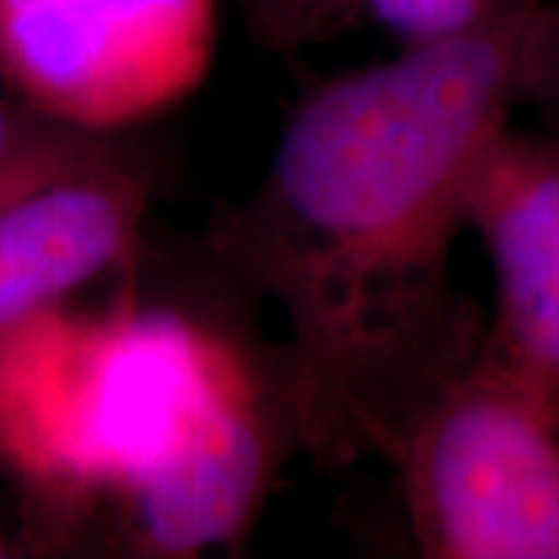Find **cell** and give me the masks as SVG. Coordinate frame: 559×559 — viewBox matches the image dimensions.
<instances>
[{
  "instance_id": "6da1fadb",
  "label": "cell",
  "mask_w": 559,
  "mask_h": 559,
  "mask_svg": "<svg viewBox=\"0 0 559 559\" xmlns=\"http://www.w3.org/2000/svg\"><path fill=\"white\" fill-rule=\"evenodd\" d=\"M535 7L323 81L255 190L209 227L212 264L283 318L274 380L296 451L323 469L395 463L419 411L485 345L451 249L520 109Z\"/></svg>"
},
{
  "instance_id": "7a4b0ae2",
  "label": "cell",
  "mask_w": 559,
  "mask_h": 559,
  "mask_svg": "<svg viewBox=\"0 0 559 559\" xmlns=\"http://www.w3.org/2000/svg\"><path fill=\"white\" fill-rule=\"evenodd\" d=\"M267 364L165 305L44 308L0 336V466L44 547L103 544Z\"/></svg>"
},
{
  "instance_id": "3957f363",
  "label": "cell",
  "mask_w": 559,
  "mask_h": 559,
  "mask_svg": "<svg viewBox=\"0 0 559 559\" xmlns=\"http://www.w3.org/2000/svg\"><path fill=\"white\" fill-rule=\"evenodd\" d=\"M392 466L423 557L559 559V423L485 345L419 411Z\"/></svg>"
},
{
  "instance_id": "277c9868",
  "label": "cell",
  "mask_w": 559,
  "mask_h": 559,
  "mask_svg": "<svg viewBox=\"0 0 559 559\" xmlns=\"http://www.w3.org/2000/svg\"><path fill=\"white\" fill-rule=\"evenodd\" d=\"M221 0H0V84L47 119L121 134L190 100Z\"/></svg>"
},
{
  "instance_id": "5b68a950",
  "label": "cell",
  "mask_w": 559,
  "mask_h": 559,
  "mask_svg": "<svg viewBox=\"0 0 559 559\" xmlns=\"http://www.w3.org/2000/svg\"><path fill=\"white\" fill-rule=\"evenodd\" d=\"M469 227L498 293L485 352L559 423V150L507 128L473 187Z\"/></svg>"
},
{
  "instance_id": "8992f818",
  "label": "cell",
  "mask_w": 559,
  "mask_h": 559,
  "mask_svg": "<svg viewBox=\"0 0 559 559\" xmlns=\"http://www.w3.org/2000/svg\"><path fill=\"white\" fill-rule=\"evenodd\" d=\"M153 175L134 146L44 180L0 209V336L134 252Z\"/></svg>"
},
{
  "instance_id": "52a82bcc",
  "label": "cell",
  "mask_w": 559,
  "mask_h": 559,
  "mask_svg": "<svg viewBox=\"0 0 559 559\" xmlns=\"http://www.w3.org/2000/svg\"><path fill=\"white\" fill-rule=\"evenodd\" d=\"M121 134H91L28 109L16 97H0V178L60 171L112 153Z\"/></svg>"
},
{
  "instance_id": "ba28073f",
  "label": "cell",
  "mask_w": 559,
  "mask_h": 559,
  "mask_svg": "<svg viewBox=\"0 0 559 559\" xmlns=\"http://www.w3.org/2000/svg\"><path fill=\"white\" fill-rule=\"evenodd\" d=\"M352 10L395 35L404 47L454 38L500 13L488 0H352Z\"/></svg>"
},
{
  "instance_id": "9c48e42d",
  "label": "cell",
  "mask_w": 559,
  "mask_h": 559,
  "mask_svg": "<svg viewBox=\"0 0 559 559\" xmlns=\"http://www.w3.org/2000/svg\"><path fill=\"white\" fill-rule=\"evenodd\" d=\"M520 106L538 121V138L559 150V0H538L522 50Z\"/></svg>"
},
{
  "instance_id": "30bf717a",
  "label": "cell",
  "mask_w": 559,
  "mask_h": 559,
  "mask_svg": "<svg viewBox=\"0 0 559 559\" xmlns=\"http://www.w3.org/2000/svg\"><path fill=\"white\" fill-rule=\"evenodd\" d=\"M121 146V143H119ZM116 146V150H119ZM109 156V153H106ZM103 159V156H100ZM97 162V159H91ZM87 165V162H84ZM75 168H81V165H75ZM66 171H72V168H60V171H35V175H13V178H0V209L3 205H10V202H16L20 197H25L28 190H35L38 183H44V180H53L60 178V175H66Z\"/></svg>"
},
{
  "instance_id": "8fae6325",
  "label": "cell",
  "mask_w": 559,
  "mask_h": 559,
  "mask_svg": "<svg viewBox=\"0 0 559 559\" xmlns=\"http://www.w3.org/2000/svg\"><path fill=\"white\" fill-rule=\"evenodd\" d=\"M495 10H507V7H516V3H525V0H488Z\"/></svg>"
},
{
  "instance_id": "7c38bea8",
  "label": "cell",
  "mask_w": 559,
  "mask_h": 559,
  "mask_svg": "<svg viewBox=\"0 0 559 559\" xmlns=\"http://www.w3.org/2000/svg\"><path fill=\"white\" fill-rule=\"evenodd\" d=\"M10 554H13V547H10L7 540L0 538V557H10Z\"/></svg>"
},
{
  "instance_id": "4fadbf2b",
  "label": "cell",
  "mask_w": 559,
  "mask_h": 559,
  "mask_svg": "<svg viewBox=\"0 0 559 559\" xmlns=\"http://www.w3.org/2000/svg\"><path fill=\"white\" fill-rule=\"evenodd\" d=\"M246 3H249V0H246Z\"/></svg>"
}]
</instances>
